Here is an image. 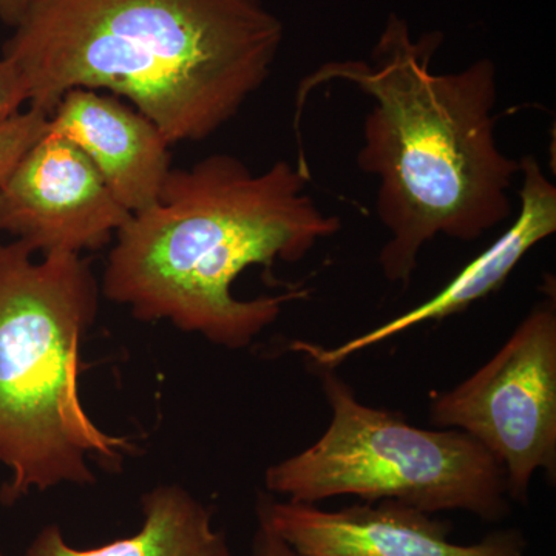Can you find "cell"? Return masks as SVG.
<instances>
[{
	"instance_id": "cell-1",
	"label": "cell",
	"mask_w": 556,
	"mask_h": 556,
	"mask_svg": "<svg viewBox=\"0 0 556 556\" xmlns=\"http://www.w3.org/2000/svg\"><path fill=\"white\" fill-rule=\"evenodd\" d=\"M442 42L441 31L415 38L407 20L390 13L368 61L327 62L298 93L299 116L311 91L336 80L371 100L357 164L379 179L376 211L390 233L379 265L402 287L437 237L475 241L514 214L519 160L497 146L495 64L482 58L433 72Z\"/></svg>"
},
{
	"instance_id": "cell-2",
	"label": "cell",
	"mask_w": 556,
	"mask_h": 556,
	"mask_svg": "<svg viewBox=\"0 0 556 556\" xmlns=\"http://www.w3.org/2000/svg\"><path fill=\"white\" fill-rule=\"evenodd\" d=\"M285 39L265 0H36L2 56L51 116L73 89L108 90L170 146L203 141L262 89Z\"/></svg>"
},
{
	"instance_id": "cell-3",
	"label": "cell",
	"mask_w": 556,
	"mask_h": 556,
	"mask_svg": "<svg viewBox=\"0 0 556 556\" xmlns=\"http://www.w3.org/2000/svg\"><path fill=\"white\" fill-rule=\"evenodd\" d=\"M308 185L309 172L298 164L280 160L255 174L228 153L172 169L156 203L116 232L102 292L138 320H169L243 350L306 292L241 300L232 292L237 278L251 266L302 262L342 229Z\"/></svg>"
},
{
	"instance_id": "cell-4",
	"label": "cell",
	"mask_w": 556,
	"mask_h": 556,
	"mask_svg": "<svg viewBox=\"0 0 556 556\" xmlns=\"http://www.w3.org/2000/svg\"><path fill=\"white\" fill-rule=\"evenodd\" d=\"M21 241L0 243V464L11 477L0 503L31 490L93 484L87 459L115 466L129 439L94 426L80 402V345L100 302L90 263L80 254L38 262Z\"/></svg>"
},
{
	"instance_id": "cell-5",
	"label": "cell",
	"mask_w": 556,
	"mask_h": 556,
	"mask_svg": "<svg viewBox=\"0 0 556 556\" xmlns=\"http://www.w3.org/2000/svg\"><path fill=\"white\" fill-rule=\"evenodd\" d=\"M334 369L320 375L331 408L327 430L266 470L270 493L302 504L338 496L397 501L431 515L467 511L486 522L510 514L506 471L478 441L453 428L409 426L397 413L364 404Z\"/></svg>"
},
{
	"instance_id": "cell-6",
	"label": "cell",
	"mask_w": 556,
	"mask_h": 556,
	"mask_svg": "<svg viewBox=\"0 0 556 556\" xmlns=\"http://www.w3.org/2000/svg\"><path fill=\"white\" fill-rule=\"evenodd\" d=\"M555 288V287H554ZM548 291L495 356L434 394L431 422L478 441L506 471L508 497L529 503L536 471L556 479V299Z\"/></svg>"
},
{
	"instance_id": "cell-7",
	"label": "cell",
	"mask_w": 556,
	"mask_h": 556,
	"mask_svg": "<svg viewBox=\"0 0 556 556\" xmlns=\"http://www.w3.org/2000/svg\"><path fill=\"white\" fill-rule=\"evenodd\" d=\"M130 215L89 156L50 127L0 185V230L35 254L108 247Z\"/></svg>"
},
{
	"instance_id": "cell-8",
	"label": "cell",
	"mask_w": 556,
	"mask_h": 556,
	"mask_svg": "<svg viewBox=\"0 0 556 556\" xmlns=\"http://www.w3.org/2000/svg\"><path fill=\"white\" fill-rule=\"evenodd\" d=\"M257 518L302 556H527L529 548L518 529L496 530L473 544L453 543L448 522L397 501L325 510L262 495Z\"/></svg>"
},
{
	"instance_id": "cell-9",
	"label": "cell",
	"mask_w": 556,
	"mask_h": 556,
	"mask_svg": "<svg viewBox=\"0 0 556 556\" xmlns=\"http://www.w3.org/2000/svg\"><path fill=\"white\" fill-rule=\"evenodd\" d=\"M521 188L517 217L503 236L459 270L433 298L340 345L325 348L295 340L289 350L311 358L317 367L338 368L346 358L396 338L408 329L441 321L470 308L506 283L521 260L556 232V186L533 155L519 160Z\"/></svg>"
},
{
	"instance_id": "cell-10",
	"label": "cell",
	"mask_w": 556,
	"mask_h": 556,
	"mask_svg": "<svg viewBox=\"0 0 556 556\" xmlns=\"http://www.w3.org/2000/svg\"><path fill=\"white\" fill-rule=\"evenodd\" d=\"M50 130L89 156L130 214L159 200L172 170L170 142L148 116L121 98L100 90H70L51 113Z\"/></svg>"
},
{
	"instance_id": "cell-11",
	"label": "cell",
	"mask_w": 556,
	"mask_h": 556,
	"mask_svg": "<svg viewBox=\"0 0 556 556\" xmlns=\"http://www.w3.org/2000/svg\"><path fill=\"white\" fill-rule=\"evenodd\" d=\"M144 522L131 536L104 546H70L50 525L31 541L25 556H233L225 533L212 525V510L179 485H159L141 500Z\"/></svg>"
},
{
	"instance_id": "cell-12",
	"label": "cell",
	"mask_w": 556,
	"mask_h": 556,
	"mask_svg": "<svg viewBox=\"0 0 556 556\" xmlns=\"http://www.w3.org/2000/svg\"><path fill=\"white\" fill-rule=\"evenodd\" d=\"M49 127L50 116L31 108L0 121V185Z\"/></svg>"
},
{
	"instance_id": "cell-13",
	"label": "cell",
	"mask_w": 556,
	"mask_h": 556,
	"mask_svg": "<svg viewBox=\"0 0 556 556\" xmlns=\"http://www.w3.org/2000/svg\"><path fill=\"white\" fill-rule=\"evenodd\" d=\"M28 102L27 87L13 62L0 58V121L21 112Z\"/></svg>"
},
{
	"instance_id": "cell-14",
	"label": "cell",
	"mask_w": 556,
	"mask_h": 556,
	"mask_svg": "<svg viewBox=\"0 0 556 556\" xmlns=\"http://www.w3.org/2000/svg\"><path fill=\"white\" fill-rule=\"evenodd\" d=\"M251 556H302L280 536L262 518L252 538Z\"/></svg>"
},
{
	"instance_id": "cell-15",
	"label": "cell",
	"mask_w": 556,
	"mask_h": 556,
	"mask_svg": "<svg viewBox=\"0 0 556 556\" xmlns=\"http://www.w3.org/2000/svg\"><path fill=\"white\" fill-rule=\"evenodd\" d=\"M36 0H0V21L13 28Z\"/></svg>"
},
{
	"instance_id": "cell-16",
	"label": "cell",
	"mask_w": 556,
	"mask_h": 556,
	"mask_svg": "<svg viewBox=\"0 0 556 556\" xmlns=\"http://www.w3.org/2000/svg\"><path fill=\"white\" fill-rule=\"evenodd\" d=\"M0 556H3V555H2V552H0Z\"/></svg>"
}]
</instances>
